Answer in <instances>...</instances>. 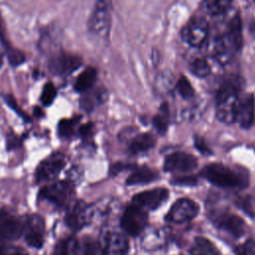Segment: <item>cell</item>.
Returning <instances> with one entry per match:
<instances>
[{
    "label": "cell",
    "mask_w": 255,
    "mask_h": 255,
    "mask_svg": "<svg viewBox=\"0 0 255 255\" xmlns=\"http://www.w3.org/2000/svg\"><path fill=\"white\" fill-rule=\"evenodd\" d=\"M5 52H6L8 62L12 67H15V68L19 67L22 64H24L25 61H26L25 54L17 48L12 47V48H10L9 50H7Z\"/></svg>",
    "instance_id": "4dcf8cb0"
},
{
    "label": "cell",
    "mask_w": 255,
    "mask_h": 255,
    "mask_svg": "<svg viewBox=\"0 0 255 255\" xmlns=\"http://www.w3.org/2000/svg\"><path fill=\"white\" fill-rule=\"evenodd\" d=\"M80 121H81L80 117L61 120L57 127L59 135L63 138H70V137L74 136L76 133L77 126Z\"/></svg>",
    "instance_id": "484cf974"
},
{
    "label": "cell",
    "mask_w": 255,
    "mask_h": 255,
    "mask_svg": "<svg viewBox=\"0 0 255 255\" xmlns=\"http://www.w3.org/2000/svg\"><path fill=\"white\" fill-rule=\"evenodd\" d=\"M122 227L130 235L139 234L147 223V214L142 207L132 204L128 205L122 216Z\"/></svg>",
    "instance_id": "5b68a950"
},
{
    "label": "cell",
    "mask_w": 255,
    "mask_h": 255,
    "mask_svg": "<svg viewBox=\"0 0 255 255\" xmlns=\"http://www.w3.org/2000/svg\"><path fill=\"white\" fill-rule=\"evenodd\" d=\"M108 99V93L105 89H91L88 92L84 93L80 99V107L85 112H92L97 107L101 106Z\"/></svg>",
    "instance_id": "d6986e66"
},
{
    "label": "cell",
    "mask_w": 255,
    "mask_h": 255,
    "mask_svg": "<svg viewBox=\"0 0 255 255\" xmlns=\"http://www.w3.org/2000/svg\"><path fill=\"white\" fill-rule=\"evenodd\" d=\"M83 64L81 57L68 52H54L48 60L51 74L57 77H68L76 72Z\"/></svg>",
    "instance_id": "3957f363"
},
{
    "label": "cell",
    "mask_w": 255,
    "mask_h": 255,
    "mask_svg": "<svg viewBox=\"0 0 255 255\" xmlns=\"http://www.w3.org/2000/svg\"><path fill=\"white\" fill-rule=\"evenodd\" d=\"M237 205H238L245 213H247L249 216H253L254 211H253L251 202H250V200H249L247 197H241V198H239V199L237 200Z\"/></svg>",
    "instance_id": "f35d334b"
},
{
    "label": "cell",
    "mask_w": 255,
    "mask_h": 255,
    "mask_svg": "<svg viewBox=\"0 0 255 255\" xmlns=\"http://www.w3.org/2000/svg\"><path fill=\"white\" fill-rule=\"evenodd\" d=\"M82 251L84 255H105V251L100 240H96L90 236L85 237L83 240Z\"/></svg>",
    "instance_id": "83f0119b"
},
{
    "label": "cell",
    "mask_w": 255,
    "mask_h": 255,
    "mask_svg": "<svg viewBox=\"0 0 255 255\" xmlns=\"http://www.w3.org/2000/svg\"><path fill=\"white\" fill-rule=\"evenodd\" d=\"M197 166V159L189 153L176 151L166 156L163 168L170 172H184L194 169Z\"/></svg>",
    "instance_id": "5bb4252c"
},
{
    "label": "cell",
    "mask_w": 255,
    "mask_h": 255,
    "mask_svg": "<svg viewBox=\"0 0 255 255\" xmlns=\"http://www.w3.org/2000/svg\"><path fill=\"white\" fill-rule=\"evenodd\" d=\"M124 167H125V164H123V163H116V164H114L113 166H112V168H111V171H112V173H118L119 171H121L122 169H124Z\"/></svg>",
    "instance_id": "b9f144b4"
},
{
    "label": "cell",
    "mask_w": 255,
    "mask_h": 255,
    "mask_svg": "<svg viewBox=\"0 0 255 255\" xmlns=\"http://www.w3.org/2000/svg\"><path fill=\"white\" fill-rule=\"evenodd\" d=\"M194 144L196 146V148L203 154H210L211 153V150L209 149V147L206 145L205 141L203 140V138L201 137H198L196 136L194 138Z\"/></svg>",
    "instance_id": "ab89813d"
},
{
    "label": "cell",
    "mask_w": 255,
    "mask_h": 255,
    "mask_svg": "<svg viewBox=\"0 0 255 255\" xmlns=\"http://www.w3.org/2000/svg\"><path fill=\"white\" fill-rule=\"evenodd\" d=\"M191 72L197 77L204 78L210 74V66L204 58H195L190 63Z\"/></svg>",
    "instance_id": "f1b7e54d"
},
{
    "label": "cell",
    "mask_w": 255,
    "mask_h": 255,
    "mask_svg": "<svg viewBox=\"0 0 255 255\" xmlns=\"http://www.w3.org/2000/svg\"><path fill=\"white\" fill-rule=\"evenodd\" d=\"M56 97H57L56 87L53 85V83L47 82L44 85V87L42 89L41 96H40V101H41L42 105L45 107L51 106L54 103Z\"/></svg>",
    "instance_id": "f546056e"
},
{
    "label": "cell",
    "mask_w": 255,
    "mask_h": 255,
    "mask_svg": "<svg viewBox=\"0 0 255 255\" xmlns=\"http://www.w3.org/2000/svg\"><path fill=\"white\" fill-rule=\"evenodd\" d=\"M168 197V190L165 188H153L142 191L133 196V203L147 209L158 208Z\"/></svg>",
    "instance_id": "9a60e30c"
},
{
    "label": "cell",
    "mask_w": 255,
    "mask_h": 255,
    "mask_svg": "<svg viewBox=\"0 0 255 255\" xmlns=\"http://www.w3.org/2000/svg\"><path fill=\"white\" fill-rule=\"evenodd\" d=\"M213 224L234 237H240L245 232L244 220L229 211H214L210 214Z\"/></svg>",
    "instance_id": "277c9868"
},
{
    "label": "cell",
    "mask_w": 255,
    "mask_h": 255,
    "mask_svg": "<svg viewBox=\"0 0 255 255\" xmlns=\"http://www.w3.org/2000/svg\"><path fill=\"white\" fill-rule=\"evenodd\" d=\"M238 101V93L217 92V118L225 124H231L235 122Z\"/></svg>",
    "instance_id": "30bf717a"
},
{
    "label": "cell",
    "mask_w": 255,
    "mask_h": 255,
    "mask_svg": "<svg viewBox=\"0 0 255 255\" xmlns=\"http://www.w3.org/2000/svg\"><path fill=\"white\" fill-rule=\"evenodd\" d=\"M172 184L175 185H195L197 183V178L192 176V175H187V176H181V177H175L172 180H170Z\"/></svg>",
    "instance_id": "8d00e7d4"
},
{
    "label": "cell",
    "mask_w": 255,
    "mask_h": 255,
    "mask_svg": "<svg viewBox=\"0 0 255 255\" xmlns=\"http://www.w3.org/2000/svg\"><path fill=\"white\" fill-rule=\"evenodd\" d=\"M66 164L65 155L61 152H55L43 159L36 168V180L47 181L55 178Z\"/></svg>",
    "instance_id": "52a82bcc"
},
{
    "label": "cell",
    "mask_w": 255,
    "mask_h": 255,
    "mask_svg": "<svg viewBox=\"0 0 255 255\" xmlns=\"http://www.w3.org/2000/svg\"><path fill=\"white\" fill-rule=\"evenodd\" d=\"M201 173L208 181L220 187H242L247 182L239 173L220 163L206 165Z\"/></svg>",
    "instance_id": "6da1fadb"
},
{
    "label": "cell",
    "mask_w": 255,
    "mask_h": 255,
    "mask_svg": "<svg viewBox=\"0 0 255 255\" xmlns=\"http://www.w3.org/2000/svg\"><path fill=\"white\" fill-rule=\"evenodd\" d=\"M167 124H168V110L166 105H164V107L162 106L160 113L154 117L153 119V125L155 127V128L159 131V132H164L166 130L167 128Z\"/></svg>",
    "instance_id": "d6a6232c"
},
{
    "label": "cell",
    "mask_w": 255,
    "mask_h": 255,
    "mask_svg": "<svg viewBox=\"0 0 255 255\" xmlns=\"http://www.w3.org/2000/svg\"><path fill=\"white\" fill-rule=\"evenodd\" d=\"M97 81V70L93 67L86 68L76 79L74 89L78 93H86L93 89L94 84Z\"/></svg>",
    "instance_id": "ffe728a7"
},
{
    "label": "cell",
    "mask_w": 255,
    "mask_h": 255,
    "mask_svg": "<svg viewBox=\"0 0 255 255\" xmlns=\"http://www.w3.org/2000/svg\"><path fill=\"white\" fill-rule=\"evenodd\" d=\"M92 218V209L82 201L77 202L69 210L66 216L68 226L74 230L81 229Z\"/></svg>",
    "instance_id": "e0dca14e"
},
{
    "label": "cell",
    "mask_w": 255,
    "mask_h": 255,
    "mask_svg": "<svg viewBox=\"0 0 255 255\" xmlns=\"http://www.w3.org/2000/svg\"><path fill=\"white\" fill-rule=\"evenodd\" d=\"M198 210L199 207L193 200L189 198H180L172 204L165 219L172 223H184L193 219L197 215Z\"/></svg>",
    "instance_id": "9c48e42d"
},
{
    "label": "cell",
    "mask_w": 255,
    "mask_h": 255,
    "mask_svg": "<svg viewBox=\"0 0 255 255\" xmlns=\"http://www.w3.org/2000/svg\"><path fill=\"white\" fill-rule=\"evenodd\" d=\"M24 222L7 210L0 211V241L15 240L23 233Z\"/></svg>",
    "instance_id": "4fadbf2b"
},
{
    "label": "cell",
    "mask_w": 255,
    "mask_h": 255,
    "mask_svg": "<svg viewBox=\"0 0 255 255\" xmlns=\"http://www.w3.org/2000/svg\"><path fill=\"white\" fill-rule=\"evenodd\" d=\"M18 143H19V140L16 135H13V137H11V136L8 137V148L9 149L16 147L18 145Z\"/></svg>",
    "instance_id": "60d3db41"
},
{
    "label": "cell",
    "mask_w": 255,
    "mask_h": 255,
    "mask_svg": "<svg viewBox=\"0 0 255 255\" xmlns=\"http://www.w3.org/2000/svg\"><path fill=\"white\" fill-rule=\"evenodd\" d=\"M52 255H80L78 240L72 236L61 240L56 245Z\"/></svg>",
    "instance_id": "d4e9b609"
},
{
    "label": "cell",
    "mask_w": 255,
    "mask_h": 255,
    "mask_svg": "<svg viewBox=\"0 0 255 255\" xmlns=\"http://www.w3.org/2000/svg\"><path fill=\"white\" fill-rule=\"evenodd\" d=\"M73 189L71 183L67 181H58L43 187L40 190L39 197L56 206H64L70 201Z\"/></svg>",
    "instance_id": "8992f818"
},
{
    "label": "cell",
    "mask_w": 255,
    "mask_h": 255,
    "mask_svg": "<svg viewBox=\"0 0 255 255\" xmlns=\"http://www.w3.org/2000/svg\"><path fill=\"white\" fill-rule=\"evenodd\" d=\"M100 242L105 255H126L128 250V241L122 233L106 230L102 233Z\"/></svg>",
    "instance_id": "7c38bea8"
},
{
    "label": "cell",
    "mask_w": 255,
    "mask_h": 255,
    "mask_svg": "<svg viewBox=\"0 0 255 255\" xmlns=\"http://www.w3.org/2000/svg\"><path fill=\"white\" fill-rule=\"evenodd\" d=\"M176 89L179 93V95L181 97H183L184 99H189L191 97H193L194 95V91L192 86L190 85V83L188 82L187 79H185L184 77H181L177 84H176Z\"/></svg>",
    "instance_id": "836d02e7"
},
{
    "label": "cell",
    "mask_w": 255,
    "mask_h": 255,
    "mask_svg": "<svg viewBox=\"0 0 255 255\" xmlns=\"http://www.w3.org/2000/svg\"><path fill=\"white\" fill-rule=\"evenodd\" d=\"M23 233L28 245L34 248H41L45 236L44 219L37 214L28 216L24 222Z\"/></svg>",
    "instance_id": "8fae6325"
},
{
    "label": "cell",
    "mask_w": 255,
    "mask_h": 255,
    "mask_svg": "<svg viewBox=\"0 0 255 255\" xmlns=\"http://www.w3.org/2000/svg\"><path fill=\"white\" fill-rule=\"evenodd\" d=\"M255 119V100L252 95H246L243 98H239L235 122L239 124L241 128H250Z\"/></svg>",
    "instance_id": "2e32d148"
},
{
    "label": "cell",
    "mask_w": 255,
    "mask_h": 255,
    "mask_svg": "<svg viewBox=\"0 0 255 255\" xmlns=\"http://www.w3.org/2000/svg\"><path fill=\"white\" fill-rule=\"evenodd\" d=\"M231 1L232 0H204L203 8L211 15H219L230 7Z\"/></svg>",
    "instance_id": "4316f807"
},
{
    "label": "cell",
    "mask_w": 255,
    "mask_h": 255,
    "mask_svg": "<svg viewBox=\"0 0 255 255\" xmlns=\"http://www.w3.org/2000/svg\"><path fill=\"white\" fill-rule=\"evenodd\" d=\"M0 255H28V253L18 246L2 245L0 246Z\"/></svg>",
    "instance_id": "d590c367"
},
{
    "label": "cell",
    "mask_w": 255,
    "mask_h": 255,
    "mask_svg": "<svg viewBox=\"0 0 255 255\" xmlns=\"http://www.w3.org/2000/svg\"><path fill=\"white\" fill-rule=\"evenodd\" d=\"M155 144V138L150 133H141L132 138L128 149L131 153H138L150 149Z\"/></svg>",
    "instance_id": "cb8c5ba5"
},
{
    "label": "cell",
    "mask_w": 255,
    "mask_h": 255,
    "mask_svg": "<svg viewBox=\"0 0 255 255\" xmlns=\"http://www.w3.org/2000/svg\"><path fill=\"white\" fill-rule=\"evenodd\" d=\"M158 177L156 171L148 168V167H141L132 172L127 178L128 185H135V184H144L150 181H153Z\"/></svg>",
    "instance_id": "603a6c76"
},
{
    "label": "cell",
    "mask_w": 255,
    "mask_h": 255,
    "mask_svg": "<svg viewBox=\"0 0 255 255\" xmlns=\"http://www.w3.org/2000/svg\"><path fill=\"white\" fill-rule=\"evenodd\" d=\"M209 27L202 17H194L187 22L181 31L182 39L191 46H200L206 40Z\"/></svg>",
    "instance_id": "ba28073f"
},
{
    "label": "cell",
    "mask_w": 255,
    "mask_h": 255,
    "mask_svg": "<svg viewBox=\"0 0 255 255\" xmlns=\"http://www.w3.org/2000/svg\"><path fill=\"white\" fill-rule=\"evenodd\" d=\"M235 50L228 41L226 35H217L211 44V55L220 64H227L231 61Z\"/></svg>",
    "instance_id": "ac0fdd59"
},
{
    "label": "cell",
    "mask_w": 255,
    "mask_h": 255,
    "mask_svg": "<svg viewBox=\"0 0 255 255\" xmlns=\"http://www.w3.org/2000/svg\"><path fill=\"white\" fill-rule=\"evenodd\" d=\"M237 255H255V243L248 240L236 248Z\"/></svg>",
    "instance_id": "e575fe53"
},
{
    "label": "cell",
    "mask_w": 255,
    "mask_h": 255,
    "mask_svg": "<svg viewBox=\"0 0 255 255\" xmlns=\"http://www.w3.org/2000/svg\"><path fill=\"white\" fill-rule=\"evenodd\" d=\"M2 98H3V101L5 102V104H6L13 112H15L24 122H30V121H31L29 115L26 114L25 112H23V111L20 109V106L18 105L17 101L15 100V98H14L12 95H10V94H5V95L2 96Z\"/></svg>",
    "instance_id": "1f68e13d"
},
{
    "label": "cell",
    "mask_w": 255,
    "mask_h": 255,
    "mask_svg": "<svg viewBox=\"0 0 255 255\" xmlns=\"http://www.w3.org/2000/svg\"><path fill=\"white\" fill-rule=\"evenodd\" d=\"M112 23V0H97L89 18V31L99 37L107 38Z\"/></svg>",
    "instance_id": "7a4b0ae2"
},
{
    "label": "cell",
    "mask_w": 255,
    "mask_h": 255,
    "mask_svg": "<svg viewBox=\"0 0 255 255\" xmlns=\"http://www.w3.org/2000/svg\"><path fill=\"white\" fill-rule=\"evenodd\" d=\"M189 253L190 255H220L215 245L205 237L194 238Z\"/></svg>",
    "instance_id": "7402d4cb"
},
{
    "label": "cell",
    "mask_w": 255,
    "mask_h": 255,
    "mask_svg": "<svg viewBox=\"0 0 255 255\" xmlns=\"http://www.w3.org/2000/svg\"><path fill=\"white\" fill-rule=\"evenodd\" d=\"M0 43L2 44V46L4 47L5 51L9 50L10 48H12L9 40L7 39V33H6V29H5V24L0 12Z\"/></svg>",
    "instance_id": "74e56055"
},
{
    "label": "cell",
    "mask_w": 255,
    "mask_h": 255,
    "mask_svg": "<svg viewBox=\"0 0 255 255\" xmlns=\"http://www.w3.org/2000/svg\"><path fill=\"white\" fill-rule=\"evenodd\" d=\"M228 41L235 51H239L242 47V22L239 16H235L228 24V31L225 34Z\"/></svg>",
    "instance_id": "44dd1931"
}]
</instances>
